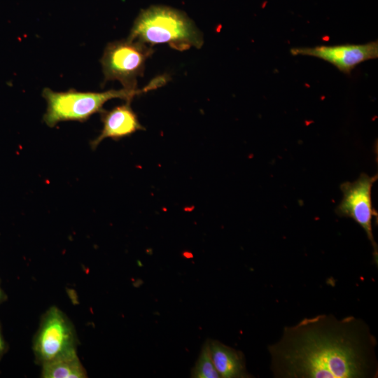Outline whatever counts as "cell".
Segmentation results:
<instances>
[{"instance_id":"cell-12","label":"cell","mask_w":378,"mask_h":378,"mask_svg":"<svg viewBox=\"0 0 378 378\" xmlns=\"http://www.w3.org/2000/svg\"><path fill=\"white\" fill-rule=\"evenodd\" d=\"M4 349V342L0 334V354L3 352Z\"/></svg>"},{"instance_id":"cell-5","label":"cell","mask_w":378,"mask_h":378,"mask_svg":"<svg viewBox=\"0 0 378 378\" xmlns=\"http://www.w3.org/2000/svg\"><path fill=\"white\" fill-rule=\"evenodd\" d=\"M377 174L370 176L362 173L354 182H344L340 185L343 196L335 209L337 216L352 218L365 232L373 248L376 265L378 260V247L372 232V219L377 218V212L372 202V188L377 180Z\"/></svg>"},{"instance_id":"cell-9","label":"cell","mask_w":378,"mask_h":378,"mask_svg":"<svg viewBox=\"0 0 378 378\" xmlns=\"http://www.w3.org/2000/svg\"><path fill=\"white\" fill-rule=\"evenodd\" d=\"M211 357L216 370L223 378L251 377L246 368L244 354L218 340H209Z\"/></svg>"},{"instance_id":"cell-4","label":"cell","mask_w":378,"mask_h":378,"mask_svg":"<svg viewBox=\"0 0 378 378\" xmlns=\"http://www.w3.org/2000/svg\"><path fill=\"white\" fill-rule=\"evenodd\" d=\"M153 52L152 46L128 38L108 43L100 59L104 83L118 80L124 88L137 89V78Z\"/></svg>"},{"instance_id":"cell-7","label":"cell","mask_w":378,"mask_h":378,"mask_svg":"<svg viewBox=\"0 0 378 378\" xmlns=\"http://www.w3.org/2000/svg\"><path fill=\"white\" fill-rule=\"evenodd\" d=\"M293 55H307L319 58L335 66L339 71L350 74L359 64L378 57V43L318 46L290 49Z\"/></svg>"},{"instance_id":"cell-8","label":"cell","mask_w":378,"mask_h":378,"mask_svg":"<svg viewBox=\"0 0 378 378\" xmlns=\"http://www.w3.org/2000/svg\"><path fill=\"white\" fill-rule=\"evenodd\" d=\"M100 114L103 127L99 135L90 142L92 150H95L106 138L118 140L138 130H145L131 108L130 102H126L125 104L115 106L110 111L104 110Z\"/></svg>"},{"instance_id":"cell-13","label":"cell","mask_w":378,"mask_h":378,"mask_svg":"<svg viewBox=\"0 0 378 378\" xmlns=\"http://www.w3.org/2000/svg\"><path fill=\"white\" fill-rule=\"evenodd\" d=\"M0 298H1V290H0Z\"/></svg>"},{"instance_id":"cell-6","label":"cell","mask_w":378,"mask_h":378,"mask_svg":"<svg viewBox=\"0 0 378 378\" xmlns=\"http://www.w3.org/2000/svg\"><path fill=\"white\" fill-rule=\"evenodd\" d=\"M76 333L70 321L56 307L43 316L34 342L36 359L42 364L76 349Z\"/></svg>"},{"instance_id":"cell-10","label":"cell","mask_w":378,"mask_h":378,"mask_svg":"<svg viewBox=\"0 0 378 378\" xmlns=\"http://www.w3.org/2000/svg\"><path fill=\"white\" fill-rule=\"evenodd\" d=\"M42 377L46 378H83L87 377V373L75 349L43 363Z\"/></svg>"},{"instance_id":"cell-11","label":"cell","mask_w":378,"mask_h":378,"mask_svg":"<svg viewBox=\"0 0 378 378\" xmlns=\"http://www.w3.org/2000/svg\"><path fill=\"white\" fill-rule=\"evenodd\" d=\"M193 378H220V375L214 365L209 340L203 344L199 358L191 371Z\"/></svg>"},{"instance_id":"cell-3","label":"cell","mask_w":378,"mask_h":378,"mask_svg":"<svg viewBox=\"0 0 378 378\" xmlns=\"http://www.w3.org/2000/svg\"><path fill=\"white\" fill-rule=\"evenodd\" d=\"M127 38L150 46L167 43L179 50L200 48L203 44L201 31L184 13L164 6L141 10Z\"/></svg>"},{"instance_id":"cell-1","label":"cell","mask_w":378,"mask_h":378,"mask_svg":"<svg viewBox=\"0 0 378 378\" xmlns=\"http://www.w3.org/2000/svg\"><path fill=\"white\" fill-rule=\"evenodd\" d=\"M377 344L363 320L319 314L284 328L268 346L270 370L279 378H374Z\"/></svg>"},{"instance_id":"cell-2","label":"cell","mask_w":378,"mask_h":378,"mask_svg":"<svg viewBox=\"0 0 378 378\" xmlns=\"http://www.w3.org/2000/svg\"><path fill=\"white\" fill-rule=\"evenodd\" d=\"M167 76H160L153 79L142 89L109 90L102 92H79L70 89L65 92H55L46 88L42 92L46 100L47 109L43 122L50 127L63 121L85 122L96 113H101L104 104L108 100L118 98L130 102L138 94L156 89L164 85Z\"/></svg>"}]
</instances>
